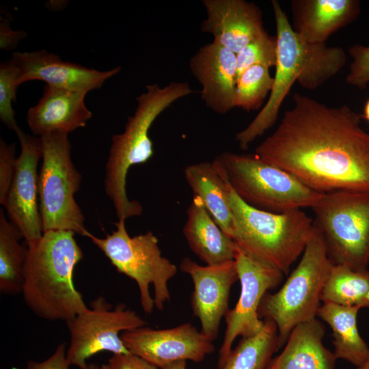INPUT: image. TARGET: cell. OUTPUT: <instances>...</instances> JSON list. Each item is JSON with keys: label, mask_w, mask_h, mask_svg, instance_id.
Returning <instances> with one entry per match:
<instances>
[{"label": "cell", "mask_w": 369, "mask_h": 369, "mask_svg": "<svg viewBox=\"0 0 369 369\" xmlns=\"http://www.w3.org/2000/svg\"><path fill=\"white\" fill-rule=\"evenodd\" d=\"M255 155L322 193L369 192V133L349 107H328L296 93Z\"/></svg>", "instance_id": "obj_1"}, {"label": "cell", "mask_w": 369, "mask_h": 369, "mask_svg": "<svg viewBox=\"0 0 369 369\" xmlns=\"http://www.w3.org/2000/svg\"><path fill=\"white\" fill-rule=\"evenodd\" d=\"M277 44V60L273 84L267 101L260 111L235 140L242 150L262 135L276 122L281 105L295 82L314 90L337 74L345 65L346 55L338 46L303 41L289 23L277 1H272Z\"/></svg>", "instance_id": "obj_2"}, {"label": "cell", "mask_w": 369, "mask_h": 369, "mask_svg": "<svg viewBox=\"0 0 369 369\" xmlns=\"http://www.w3.org/2000/svg\"><path fill=\"white\" fill-rule=\"evenodd\" d=\"M70 230H49L27 243L23 269V297L37 316L69 321L87 310L76 288L74 272L83 251Z\"/></svg>", "instance_id": "obj_3"}, {"label": "cell", "mask_w": 369, "mask_h": 369, "mask_svg": "<svg viewBox=\"0 0 369 369\" xmlns=\"http://www.w3.org/2000/svg\"><path fill=\"white\" fill-rule=\"evenodd\" d=\"M193 92L190 85L184 81H173L163 87L156 83L148 85L146 91L136 98L137 107L128 118L124 132L112 136L105 189L118 220L142 213L141 204L127 197L126 180L131 166L146 163L153 156V144L149 136L151 126L172 104Z\"/></svg>", "instance_id": "obj_4"}, {"label": "cell", "mask_w": 369, "mask_h": 369, "mask_svg": "<svg viewBox=\"0 0 369 369\" xmlns=\"http://www.w3.org/2000/svg\"><path fill=\"white\" fill-rule=\"evenodd\" d=\"M228 200L232 238L238 247L287 275L312 234L313 220L301 209L273 213L256 208L245 202L230 185Z\"/></svg>", "instance_id": "obj_5"}, {"label": "cell", "mask_w": 369, "mask_h": 369, "mask_svg": "<svg viewBox=\"0 0 369 369\" xmlns=\"http://www.w3.org/2000/svg\"><path fill=\"white\" fill-rule=\"evenodd\" d=\"M333 265L323 238L314 226L297 266L279 290L264 295L258 308L262 320H271L275 324L280 348L297 325L316 318Z\"/></svg>", "instance_id": "obj_6"}, {"label": "cell", "mask_w": 369, "mask_h": 369, "mask_svg": "<svg viewBox=\"0 0 369 369\" xmlns=\"http://www.w3.org/2000/svg\"><path fill=\"white\" fill-rule=\"evenodd\" d=\"M104 238L88 232L86 237L98 247L120 273L135 281L144 312L159 311L170 300L169 281L177 273L176 266L161 255L157 237L151 232L130 236L125 220Z\"/></svg>", "instance_id": "obj_7"}, {"label": "cell", "mask_w": 369, "mask_h": 369, "mask_svg": "<svg viewBox=\"0 0 369 369\" xmlns=\"http://www.w3.org/2000/svg\"><path fill=\"white\" fill-rule=\"evenodd\" d=\"M214 161L234 192L247 204L262 210L312 208L323 194L255 154L225 152Z\"/></svg>", "instance_id": "obj_8"}, {"label": "cell", "mask_w": 369, "mask_h": 369, "mask_svg": "<svg viewBox=\"0 0 369 369\" xmlns=\"http://www.w3.org/2000/svg\"><path fill=\"white\" fill-rule=\"evenodd\" d=\"M314 226L334 265L354 270L369 264V192L325 193L312 208Z\"/></svg>", "instance_id": "obj_9"}, {"label": "cell", "mask_w": 369, "mask_h": 369, "mask_svg": "<svg viewBox=\"0 0 369 369\" xmlns=\"http://www.w3.org/2000/svg\"><path fill=\"white\" fill-rule=\"evenodd\" d=\"M68 133L40 136L42 163L39 174V207L43 232L70 230L86 236L85 218L74 200L81 176L71 160Z\"/></svg>", "instance_id": "obj_10"}, {"label": "cell", "mask_w": 369, "mask_h": 369, "mask_svg": "<svg viewBox=\"0 0 369 369\" xmlns=\"http://www.w3.org/2000/svg\"><path fill=\"white\" fill-rule=\"evenodd\" d=\"M90 305V308L66 322L70 336L66 357L70 365L80 369H86L87 360L100 352L130 353L120 333L146 325L124 304L113 308L103 297H98Z\"/></svg>", "instance_id": "obj_11"}, {"label": "cell", "mask_w": 369, "mask_h": 369, "mask_svg": "<svg viewBox=\"0 0 369 369\" xmlns=\"http://www.w3.org/2000/svg\"><path fill=\"white\" fill-rule=\"evenodd\" d=\"M234 260L241 292L235 306L229 309L224 316L226 327L219 351V369L228 357L237 337H249L262 330L264 322L258 315L261 301L266 292L282 282L284 276L278 269L251 256L238 247Z\"/></svg>", "instance_id": "obj_12"}, {"label": "cell", "mask_w": 369, "mask_h": 369, "mask_svg": "<svg viewBox=\"0 0 369 369\" xmlns=\"http://www.w3.org/2000/svg\"><path fill=\"white\" fill-rule=\"evenodd\" d=\"M15 133L21 147L5 207L10 221L18 229L26 243L43 234L40 207L38 164L42 158L40 137L29 135L18 127Z\"/></svg>", "instance_id": "obj_13"}, {"label": "cell", "mask_w": 369, "mask_h": 369, "mask_svg": "<svg viewBox=\"0 0 369 369\" xmlns=\"http://www.w3.org/2000/svg\"><path fill=\"white\" fill-rule=\"evenodd\" d=\"M121 338L131 353L161 369L180 360L200 362L215 351L213 341L189 323L165 329L144 326Z\"/></svg>", "instance_id": "obj_14"}, {"label": "cell", "mask_w": 369, "mask_h": 369, "mask_svg": "<svg viewBox=\"0 0 369 369\" xmlns=\"http://www.w3.org/2000/svg\"><path fill=\"white\" fill-rule=\"evenodd\" d=\"M180 269L189 275L193 283L191 305L193 315L200 321V331L213 341L217 338L221 318L229 310L231 288L238 280L236 262L202 266L185 257Z\"/></svg>", "instance_id": "obj_15"}, {"label": "cell", "mask_w": 369, "mask_h": 369, "mask_svg": "<svg viewBox=\"0 0 369 369\" xmlns=\"http://www.w3.org/2000/svg\"><path fill=\"white\" fill-rule=\"evenodd\" d=\"M11 60L18 70V82L33 80L44 81L47 85L74 92L87 93L100 89L109 78L121 70L120 66L100 71L72 62L44 50L14 52Z\"/></svg>", "instance_id": "obj_16"}, {"label": "cell", "mask_w": 369, "mask_h": 369, "mask_svg": "<svg viewBox=\"0 0 369 369\" xmlns=\"http://www.w3.org/2000/svg\"><path fill=\"white\" fill-rule=\"evenodd\" d=\"M189 68L202 86L206 107L221 115L234 108L236 54L212 42L198 49L189 60Z\"/></svg>", "instance_id": "obj_17"}, {"label": "cell", "mask_w": 369, "mask_h": 369, "mask_svg": "<svg viewBox=\"0 0 369 369\" xmlns=\"http://www.w3.org/2000/svg\"><path fill=\"white\" fill-rule=\"evenodd\" d=\"M206 18L200 29L214 42L238 53L264 30L262 14L254 3L245 0H203Z\"/></svg>", "instance_id": "obj_18"}, {"label": "cell", "mask_w": 369, "mask_h": 369, "mask_svg": "<svg viewBox=\"0 0 369 369\" xmlns=\"http://www.w3.org/2000/svg\"><path fill=\"white\" fill-rule=\"evenodd\" d=\"M87 93L46 85L38 103L30 107L27 122L34 135L69 133L86 126L92 116L85 104Z\"/></svg>", "instance_id": "obj_19"}, {"label": "cell", "mask_w": 369, "mask_h": 369, "mask_svg": "<svg viewBox=\"0 0 369 369\" xmlns=\"http://www.w3.org/2000/svg\"><path fill=\"white\" fill-rule=\"evenodd\" d=\"M294 31L309 44L325 43L333 33L351 23L360 12L356 0L292 1Z\"/></svg>", "instance_id": "obj_20"}, {"label": "cell", "mask_w": 369, "mask_h": 369, "mask_svg": "<svg viewBox=\"0 0 369 369\" xmlns=\"http://www.w3.org/2000/svg\"><path fill=\"white\" fill-rule=\"evenodd\" d=\"M325 333L324 324L316 318L297 325L266 369H335L337 358L323 344Z\"/></svg>", "instance_id": "obj_21"}, {"label": "cell", "mask_w": 369, "mask_h": 369, "mask_svg": "<svg viewBox=\"0 0 369 369\" xmlns=\"http://www.w3.org/2000/svg\"><path fill=\"white\" fill-rule=\"evenodd\" d=\"M187 215L183 234L201 260L206 265H217L234 260L236 243L220 228L197 197H193Z\"/></svg>", "instance_id": "obj_22"}, {"label": "cell", "mask_w": 369, "mask_h": 369, "mask_svg": "<svg viewBox=\"0 0 369 369\" xmlns=\"http://www.w3.org/2000/svg\"><path fill=\"white\" fill-rule=\"evenodd\" d=\"M184 175L194 196L197 197L220 228L232 238L233 218L229 204L230 184L213 160L191 164Z\"/></svg>", "instance_id": "obj_23"}, {"label": "cell", "mask_w": 369, "mask_h": 369, "mask_svg": "<svg viewBox=\"0 0 369 369\" xmlns=\"http://www.w3.org/2000/svg\"><path fill=\"white\" fill-rule=\"evenodd\" d=\"M360 309L323 303L317 312V316L332 331L333 353L337 359H344L355 367L361 365L369 356V347L357 329V318Z\"/></svg>", "instance_id": "obj_24"}, {"label": "cell", "mask_w": 369, "mask_h": 369, "mask_svg": "<svg viewBox=\"0 0 369 369\" xmlns=\"http://www.w3.org/2000/svg\"><path fill=\"white\" fill-rule=\"evenodd\" d=\"M23 237L18 229L0 210V291L16 295L22 291L23 269L27 245L19 243Z\"/></svg>", "instance_id": "obj_25"}, {"label": "cell", "mask_w": 369, "mask_h": 369, "mask_svg": "<svg viewBox=\"0 0 369 369\" xmlns=\"http://www.w3.org/2000/svg\"><path fill=\"white\" fill-rule=\"evenodd\" d=\"M264 322L259 333L241 338L219 369H266L273 355L281 348L275 324L268 319Z\"/></svg>", "instance_id": "obj_26"}, {"label": "cell", "mask_w": 369, "mask_h": 369, "mask_svg": "<svg viewBox=\"0 0 369 369\" xmlns=\"http://www.w3.org/2000/svg\"><path fill=\"white\" fill-rule=\"evenodd\" d=\"M321 301L369 308V270L333 265L325 284Z\"/></svg>", "instance_id": "obj_27"}, {"label": "cell", "mask_w": 369, "mask_h": 369, "mask_svg": "<svg viewBox=\"0 0 369 369\" xmlns=\"http://www.w3.org/2000/svg\"><path fill=\"white\" fill-rule=\"evenodd\" d=\"M273 84L269 68L260 65L248 68L236 79L234 107L247 111L260 109Z\"/></svg>", "instance_id": "obj_28"}, {"label": "cell", "mask_w": 369, "mask_h": 369, "mask_svg": "<svg viewBox=\"0 0 369 369\" xmlns=\"http://www.w3.org/2000/svg\"><path fill=\"white\" fill-rule=\"evenodd\" d=\"M277 60L276 36H271L264 29L236 54L237 78L252 66L260 65L270 68L276 66Z\"/></svg>", "instance_id": "obj_29"}, {"label": "cell", "mask_w": 369, "mask_h": 369, "mask_svg": "<svg viewBox=\"0 0 369 369\" xmlns=\"http://www.w3.org/2000/svg\"><path fill=\"white\" fill-rule=\"evenodd\" d=\"M18 70L15 64L8 59L0 64V120L9 130L16 131L19 127L15 120L12 102L16 100Z\"/></svg>", "instance_id": "obj_30"}, {"label": "cell", "mask_w": 369, "mask_h": 369, "mask_svg": "<svg viewBox=\"0 0 369 369\" xmlns=\"http://www.w3.org/2000/svg\"><path fill=\"white\" fill-rule=\"evenodd\" d=\"M348 53L352 61L346 82L363 90L369 83V46L354 44L349 47Z\"/></svg>", "instance_id": "obj_31"}, {"label": "cell", "mask_w": 369, "mask_h": 369, "mask_svg": "<svg viewBox=\"0 0 369 369\" xmlns=\"http://www.w3.org/2000/svg\"><path fill=\"white\" fill-rule=\"evenodd\" d=\"M15 144L0 139V203L4 206L15 174L17 158Z\"/></svg>", "instance_id": "obj_32"}, {"label": "cell", "mask_w": 369, "mask_h": 369, "mask_svg": "<svg viewBox=\"0 0 369 369\" xmlns=\"http://www.w3.org/2000/svg\"><path fill=\"white\" fill-rule=\"evenodd\" d=\"M66 344L60 343L53 353L46 359L38 362L29 360L27 369H70L71 366L66 357Z\"/></svg>", "instance_id": "obj_33"}, {"label": "cell", "mask_w": 369, "mask_h": 369, "mask_svg": "<svg viewBox=\"0 0 369 369\" xmlns=\"http://www.w3.org/2000/svg\"><path fill=\"white\" fill-rule=\"evenodd\" d=\"M110 369H159L132 353L113 355L108 361Z\"/></svg>", "instance_id": "obj_34"}, {"label": "cell", "mask_w": 369, "mask_h": 369, "mask_svg": "<svg viewBox=\"0 0 369 369\" xmlns=\"http://www.w3.org/2000/svg\"><path fill=\"white\" fill-rule=\"evenodd\" d=\"M27 36L23 30H13L10 27V19L1 17L0 22V49L4 51H12L18 43Z\"/></svg>", "instance_id": "obj_35"}, {"label": "cell", "mask_w": 369, "mask_h": 369, "mask_svg": "<svg viewBox=\"0 0 369 369\" xmlns=\"http://www.w3.org/2000/svg\"><path fill=\"white\" fill-rule=\"evenodd\" d=\"M161 369H187V361L180 360L170 363Z\"/></svg>", "instance_id": "obj_36"}, {"label": "cell", "mask_w": 369, "mask_h": 369, "mask_svg": "<svg viewBox=\"0 0 369 369\" xmlns=\"http://www.w3.org/2000/svg\"><path fill=\"white\" fill-rule=\"evenodd\" d=\"M86 369H110L109 364L97 365L95 364H88Z\"/></svg>", "instance_id": "obj_37"}, {"label": "cell", "mask_w": 369, "mask_h": 369, "mask_svg": "<svg viewBox=\"0 0 369 369\" xmlns=\"http://www.w3.org/2000/svg\"><path fill=\"white\" fill-rule=\"evenodd\" d=\"M363 118L369 122V98L366 102L364 107Z\"/></svg>", "instance_id": "obj_38"}, {"label": "cell", "mask_w": 369, "mask_h": 369, "mask_svg": "<svg viewBox=\"0 0 369 369\" xmlns=\"http://www.w3.org/2000/svg\"><path fill=\"white\" fill-rule=\"evenodd\" d=\"M356 369H369V356L361 365L356 367Z\"/></svg>", "instance_id": "obj_39"}]
</instances>
